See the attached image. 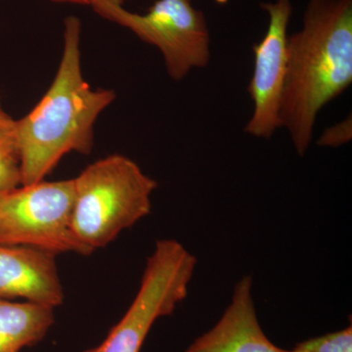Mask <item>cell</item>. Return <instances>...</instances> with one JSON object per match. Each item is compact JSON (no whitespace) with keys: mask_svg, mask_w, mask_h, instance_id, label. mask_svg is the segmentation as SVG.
I'll list each match as a JSON object with an SVG mask.
<instances>
[{"mask_svg":"<svg viewBox=\"0 0 352 352\" xmlns=\"http://www.w3.org/2000/svg\"><path fill=\"white\" fill-rule=\"evenodd\" d=\"M197 258L176 240L157 241L131 307L102 344L85 352H140L153 325L188 295Z\"/></svg>","mask_w":352,"mask_h":352,"instance_id":"5b68a950","label":"cell"},{"mask_svg":"<svg viewBox=\"0 0 352 352\" xmlns=\"http://www.w3.org/2000/svg\"><path fill=\"white\" fill-rule=\"evenodd\" d=\"M352 83V0H308L302 29L288 38L280 120L305 156L322 109Z\"/></svg>","mask_w":352,"mask_h":352,"instance_id":"6da1fadb","label":"cell"},{"mask_svg":"<svg viewBox=\"0 0 352 352\" xmlns=\"http://www.w3.org/2000/svg\"><path fill=\"white\" fill-rule=\"evenodd\" d=\"M75 182L20 185L0 196V245L85 254L72 229Z\"/></svg>","mask_w":352,"mask_h":352,"instance_id":"8992f818","label":"cell"},{"mask_svg":"<svg viewBox=\"0 0 352 352\" xmlns=\"http://www.w3.org/2000/svg\"><path fill=\"white\" fill-rule=\"evenodd\" d=\"M112 1L116 2V3L118 4H122L124 3V1H126V0H112Z\"/></svg>","mask_w":352,"mask_h":352,"instance_id":"9a60e30c","label":"cell"},{"mask_svg":"<svg viewBox=\"0 0 352 352\" xmlns=\"http://www.w3.org/2000/svg\"><path fill=\"white\" fill-rule=\"evenodd\" d=\"M80 34V19L66 18L56 76L38 105L18 120L22 185L43 182L69 153L89 154L94 124L116 99L113 90L92 89L83 78Z\"/></svg>","mask_w":352,"mask_h":352,"instance_id":"7a4b0ae2","label":"cell"},{"mask_svg":"<svg viewBox=\"0 0 352 352\" xmlns=\"http://www.w3.org/2000/svg\"><path fill=\"white\" fill-rule=\"evenodd\" d=\"M289 352H352V327L312 338L296 344Z\"/></svg>","mask_w":352,"mask_h":352,"instance_id":"7c38bea8","label":"cell"},{"mask_svg":"<svg viewBox=\"0 0 352 352\" xmlns=\"http://www.w3.org/2000/svg\"><path fill=\"white\" fill-rule=\"evenodd\" d=\"M252 285L251 276L238 282L221 318L194 340L186 352H289L273 344L259 325Z\"/></svg>","mask_w":352,"mask_h":352,"instance_id":"9c48e42d","label":"cell"},{"mask_svg":"<svg viewBox=\"0 0 352 352\" xmlns=\"http://www.w3.org/2000/svg\"><path fill=\"white\" fill-rule=\"evenodd\" d=\"M56 2H69V3L83 4V6H91L92 0H52Z\"/></svg>","mask_w":352,"mask_h":352,"instance_id":"5bb4252c","label":"cell"},{"mask_svg":"<svg viewBox=\"0 0 352 352\" xmlns=\"http://www.w3.org/2000/svg\"><path fill=\"white\" fill-rule=\"evenodd\" d=\"M351 138L352 122L351 116H349V118L339 122V124L328 127L321 134L317 144L321 146V147L338 148L349 143L351 140Z\"/></svg>","mask_w":352,"mask_h":352,"instance_id":"4fadbf2b","label":"cell"},{"mask_svg":"<svg viewBox=\"0 0 352 352\" xmlns=\"http://www.w3.org/2000/svg\"><path fill=\"white\" fill-rule=\"evenodd\" d=\"M91 6L101 17L131 30L161 51L166 72L176 82L210 63L207 20L191 0H157L145 14L131 12L112 0H92Z\"/></svg>","mask_w":352,"mask_h":352,"instance_id":"277c9868","label":"cell"},{"mask_svg":"<svg viewBox=\"0 0 352 352\" xmlns=\"http://www.w3.org/2000/svg\"><path fill=\"white\" fill-rule=\"evenodd\" d=\"M55 256L36 248L0 245V298L59 307L65 296Z\"/></svg>","mask_w":352,"mask_h":352,"instance_id":"ba28073f","label":"cell"},{"mask_svg":"<svg viewBox=\"0 0 352 352\" xmlns=\"http://www.w3.org/2000/svg\"><path fill=\"white\" fill-rule=\"evenodd\" d=\"M270 17L267 31L252 46L254 72L248 94L254 110L244 131L256 138L270 139L281 126L280 111L288 65V27L293 6L289 0L261 3Z\"/></svg>","mask_w":352,"mask_h":352,"instance_id":"52a82bcc","label":"cell"},{"mask_svg":"<svg viewBox=\"0 0 352 352\" xmlns=\"http://www.w3.org/2000/svg\"><path fill=\"white\" fill-rule=\"evenodd\" d=\"M54 323V308L0 298V352H20L38 344Z\"/></svg>","mask_w":352,"mask_h":352,"instance_id":"30bf717a","label":"cell"},{"mask_svg":"<svg viewBox=\"0 0 352 352\" xmlns=\"http://www.w3.org/2000/svg\"><path fill=\"white\" fill-rule=\"evenodd\" d=\"M22 185L18 120L6 112L0 98V196Z\"/></svg>","mask_w":352,"mask_h":352,"instance_id":"8fae6325","label":"cell"},{"mask_svg":"<svg viewBox=\"0 0 352 352\" xmlns=\"http://www.w3.org/2000/svg\"><path fill=\"white\" fill-rule=\"evenodd\" d=\"M74 182L72 229L85 254L106 247L147 217L157 186L135 162L122 155L94 162Z\"/></svg>","mask_w":352,"mask_h":352,"instance_id":"3957f363","label":"cell"}]
</instances>
